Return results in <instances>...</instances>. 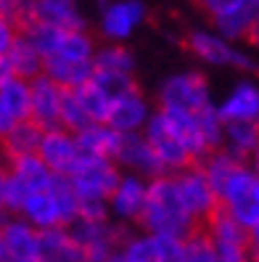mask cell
<instances>
[{
  "label": "cell",
  "instance_id": "6da1fadb",
  "mask_svg": "<svg viewBox=\"0 0 259 262\" xmlns=\"http://www.w3.org/2000/svg\"><path fill=\"white\" fill-rule=\"evenodd\" d=\"M24 32L32 37L37 51L42 53V74L51 77L61 88L74 90L93 80L96 72V53L85 29H56V27H24Z\"/></svg>",
  "mask_w": 259,
  "mask_h": 262
},
{
  "label": "cell",
  "instance_id": "7a4b0ae2",
  "mask_svg": "<svg viewBox=\"0 0 259 262\" xmlns=\"http://www.w3.org/2000/svg\"><path fill=\"white\" fill-rule=\"evenodd\" d=\"M196 225L199 223L191 217L185 202H182L175 175H161L148 183V202L140 220V228L146 233L182 241L196 233Z\"/></svg>",
  "mask_w": 259,
  "mask_h": 262
},
{
  "label": "cell",
  "instance_id": "3957f363",
  "mask_svg": "<svg viewBox=\"0 0 259 262\" xmlns=\"http://www.w3.org/2000/svg\"><path fill=\"white\" fill-rule=\"evenodd\" d=\"M122 167L114 159L82 157L77 169L69 175V183L80 199V220L109 217V199L122 180Z\"/></svg>",
  "mask_w": 259,
  "mask_h": 262
},
{
  "label": "cell",
  "instance_id": "277c9868",
  "mask_svg": "<svg viewBox=\"0 0 259 262\" xmlns=\"http://www.w3.org/2000/svg\"><path fill=\"white\" fill-rule=\"evenodd\" d=\"M19 217H24L37 230L72 228L80 220V199L74 193L69 178H56L45 188L29 193Z\"/></svg>",
  "mask_w": 259,
  "mask_h": 262
},
{
  "label": "cell",
  "instance_id": "5b68a950",
  "mask_svg": "<svg viewBox=\"0 0 259 262\" xmlns=\"http://www.w3.org/2000/svg\"><path fill=\"white\" fill-rule=\"evenodd\" d=\"M156 103L161 112H175V114H193L199 117L206 109L217 106L211 101L209 82L201 72H175L159 85L156 90Z\"/></svg>",
  "mask_w": 259,
  "mask_h": 262
},
{
  "label": "cell",
  "instance_id": "8992f818",
  "mask_svg": "<svg viewBox=\"0 0 259 262\" xmlns=\"http://www.w3.org/2000/svg\"><path fill=\"white\" fill-rule=\"evenodd\" d=\"M220 209L227 212L233 220H238L243 228H254L259 223V178L251 172L249 164H238L233 175L222 183L217 191Z\"/></svg>",
  "mask_w": 259,
  "mask_h": 262
},
{
  "label": "cell",
  "instance_id": "52a82bcc",
  "mask_svg": "<svg viewBox=\"0 0 259 262\" xmlns=\"http://www.w3.org/2000/svg\"><path fill=\"white\" fill-rule=\"evenodd\" d=\"M188 51L204 61L206 67H217V69H238V72H251L256 64L254 58L241 51L233 40L222 37L215 29H193L185 37Z\"/></svg>",
  "mask_w": 259,
  "mask_h": 262
},
{
  "label": "cell",
  "instance_id": "ba28073f",
  "mask_svg": "<svg viewBox=\"0 0 259 262\" xmlns=\"http://www.w3.org/2000/svg\"><path fill=\"white\" fill-rule=\"evenodd\" d=\"M204 225H206L204 233L209 236V241H211V246H215L220 262H254L256 254L251 249L249 228H243L227 212L217 209Z\"/></svg>",
  "mask_w": 259,
  "mask_h": 262
},
{
  "label": "cell",
  "instance_id": "9c48e42d",
  "mask_svg": "<svg viewBox=\"0 0 259 262\" xmlns=\"http://www.w3.org/2000/svg\"><path fill=\"white\" fill-rule=\"evenodd\" d=\"M72 233L85 254V262H109L114 254L122 252V244L127 238L122 225L111 217L77 220L72 225Z\"/></svg>",
  "mask_w": 259,
  "mask_h": 262
},
{
  "label": "cell",
  "instance_id": "30bf717a",
  "mask_svg": "<svg viewBox=\"0 0 259 262\" xmlns=\"http://www.w3.org/2000/svg\"><path fill=\"white\" fill-rule=\"evenodd\" d=\"M175 183H177V191L196 223H206L220 209V196H217L215 186L209 183L201 164H193L188 169H182V172H177Z\"/></svg>",
  "mask_w": 259,
  "mask_h": 262
},
{
  "label": "cell",
  "instance_id": "8fae6325",
  "mask_svg": "<svg viewBox=\"0 0 259 262\" xmlns=\"http://www.w3.org/2000/svg\"><path fill=\"white\" fill-rule=\"evenodd\" d=\"M146 21V6L143 0H114L103 6L98 13V32L106 42L122 45L130 40Z\"/></svg>",
  "mask_w": 259,
  "mask_h": 262
},
{
  "label": "cell",
  "instance_id": "7c38bea8",
  "mask_svg": "<svg viewBox=\"0 0 259 262\" xmlns=\"http://www.w3.org/2000/svg\"><path fill=\"white\" fill-rule=\"evenodd\" d=\"M40 233L24 217H8L0 225V262H40Z\"/></svg>",
  "mask_w": 259,
  "mask_h": 262
},
{
  "label": "cell",
  "instance_id": "4fadbf2b",
  "mask_svg": "<svg viewBox=\"0 0 259 262\" xmlns=\"http://www.w3.org/2000/svg\"><path fill=\"white\" fill-rule=\"evenodd\" d=\"M148 183L140 175L125 172L109 199V217L116 220L119 225H132L143 220L146 202H148Z\"/></svg>",
  "mask_w": 259,
  "mask_h": 262
},
{
  "label": "cell",
  "instance_id": "5bb4252c",
  "mask_svg": "<svg viewBox=\"0 0 259 262\" xmlns=\"http://www.w3.org/2000/svg\"><path fill=\"white\" fill-rule=\"evenodd\" d=\"M40 159L48 164V169L58 178H69L77 164L82 162V151L77 143V135L64 130V127H53L45 130L42 143H40Z\"/></svg>",
  "mask_w": 259,
  "mask_h": 262
},
{
  "label": "cell",
  "instance_id": "9a60e30c",
  "mask_svg": "<svg viewBox=\"0 0 259 262\" xmlns=\"http://www.w3.org/2000/svg\"><path fill=\"white\" fill-rule=\"evenodd\" d=\"M122 172H132V175H140L146 180H156L164 172V167L156 157L154 146L148 143V138L143 133H135V135H122V143L116 151V159H114Z\"/></svg>",
  "mask_w": 259,
  "mask_h": 262
},
{
  "label": "cell",
  "instance_id": "2e32d148",
  "mask_svg": "<svg viewBox=\"0 0 259 262\" xmlns=\"http://www.w3.org/2000/svg\"><path fill=\"white\" fill-rule=\"evenodd\" d=\"M182 241L161 238L140 230V233H130L125 238L119 254L125 257V262H182Z\"/></svg>",
  "mask_w": 259,
  "mask_h": 262
},
{
  "label": "cell",
  "instance_id": "e0dca14e",
  "mask_svg": "<svg viewBox=\"0 0 259 262\" xmlns=\"http://www.w3.org/2000/svg\"><path fill=\"white\" fill-rule=\"evenodd\" d=\"M151 117H154V109H151L148 98L138 88H132L119 98H114L106 125L114 127L119 135H135V133H146Z\"/></svg>",
  "mask_w": 259,
  "mask_h": 262
},
{
  "label": "cell",
  "instance_id": "ac0fdd59",
  "mask_svg": "<svg viewBox=\"0 0 259 262\" xmlns=\"http://www.w3.org/2000/svg\"><path fill=\"white\" fill-rule=\"evenodd\" d=\"M32 119V85L21 77H0V133Z\"/></svg>",
  "mask_w": 259,
  "mask_h": 262
},
{
  "label": "cell",
  "instance_id": "d6986e66",
  "mask_svg": "<svg viewBox=\"0 0 259 262\" xmlns=\"http://www.w3.org/2000/svg\"><path fill=\"white\" fill-rule=\"evenodd\" d=\"M56 27V29H85L80 0H29L24 27Z\"/></svg>",
  "mask_w": 259,
  "mask_h": 262
},
{
  "label": "cell",
  "instance_id": "ffe728a7",
  "mask_svg": "<svg viewBox=\"0 0 259 262\" xmlns=\"http://www.w3.org/2000/svg\"><path fill=\"white\" fill-rule=\"evenodd\" d=\"M0 69H3L0 77H21L29 82L42 74V53L24 29H19L16 40L6 51H0Z\"/></svg>",
  "mask_w": 259,
  "mask_h": 262
},
{
  "label": "cell",
  "instance_id": "44dd1931",
  "mask_svg": "<svg viewBox=\"0 0 259 262\" xmlns=\"http://www.w3.org/2000/svg\"><path fill=\"white\" fill-rule=\"evenodd\" d=\"M32 122L42 130H53L61 127V112H64V98H66V88H61L53 82L51 77H35L32 82Z\"/></svg>",
  "mask_w": 259,
  "mask_h": 262
},
{
  "label": "cell",
  "instance_id": "7402d4cb",
  "mask_svg": "<svg viewBox=\"0 0 259 262\" xmlns=\"http://www.w3.org/2000/svg\"><path fill=\"white\" fill-rule=\"evenodd\" d=\"M217 112L225 119V125H236V122H254L259 117V85L254 80H238L222 101L217 103Z\"/></svg>",
  "mask_w": 259,
  "mask_h": 262
},
{
  "label": "cell",
  "instance_id": "603a6c76",
  "mask_svg": "<svg viewBox=\"0 0 259 262\" xmlns=\"http://www.w3.org/2000/svg\"><path fill=\"white\" fill-rule=\"evenodd\" d=\"M256 16H259V0H241V3L220 11L217 16H211V29L233 42L249 40Z\"/></svg>",
  "mask_w": 259,
  "mask_h": 262
},
{
  "label": "cell",
  "instance_id": "cb8c5ba5",
  "mask_svg": "<svg viewBox=\"0 0 259 262\" xmlns=\"http://www.w3.org/2000/svg\"><path fill=\"white\" fill-rule=\"evenodd\" d=\"M93 77H103V80H114V82H135V56L125 45L106 42L96 53Z\"/></svg>",
  "mask_w": 259,
  "mask_h": 262
},
{
  "label": "cell",
  "instance_id": "d4e9b609",
  "mask_svg": "<svg viewBox=\"0 0 259 262\" xmlns=\"http://www.w3.org/2000/svg\"><path fill=\"white\" fill-rule=\"evenodd\" d=\"M40 262H85L72 228H53L40 233Z\"/></svg>",
  "mask_w": 259,
  "mask_h": 262
},
{
  "label": "cell",
  "instance_id": "484cf974",
  "mask_svg": "<svg viewBox=\"0 0 259 262\" xmlns=\"http://www.w3.org/2000/svg\"><path fill=\"white\" fill-rule=\"evenodd\" d=\"M77 143L82 157L96 159H116V151L122 143V135L109 125H90L82 133H77Z\"/></svg>",
  "mask_w": 259,
  "mask_h": 262
},
{
  "label": "cell",
  "instance_id": "4316f807",
  "mask_svg": "<svg viewBox=\"0 0 259 262\" xmlns=\"http://www.w3.org/2000/svg\"><path fill=\"white\" fill-rule=\"evenodd\" d=\"M259 148V127L254 122H236V125H225V141L222 151H227L238 162L249 164V159Z\"/></svg>",
  "mask_w": 259,
  "mask_h": 262
},
{
  "label": "cell",
  "instance_id": "83f0119b",
  "mask_svg": "<svg viewBox=\"0 0 259 262\" xmlns=\"http://www.w3.org/2000/svg\"><path fill=\"white\" fill-rule=\"evenodd\" d=\"M42 135L45 130L37 125V122H21V125L11 127L8 133H3V148H6V157L8 159H16V157H29V154H37L40 143H42Z\"/></svg>",
  "mask_w": 259,
  "mask_h": 262
},
{
  "label": "cell",
  "instance_id": "f1b7e54d",
  "mask_svg": "<svg viewBox=\"0 0 259 262\" xmlns=\"http://www.w3.org/2000/svg\"><path fill=\"white\" fill-rule=\"evenodd\" d=\"M90 125H96V122L90 119V114H87V109H85L80 93H77V90H66L64 112H61V127L77 135V133H82V130L90 127Z\"/></svg>",
  "mask_w": 259,
  "mask_h": 262
},
{
  "label": "cell",
  "instance_id": "f546056e",
  "mask_svg": "<svg viewBox=\"0 0 259 262\" xmlns=\"http://www.w3.org/2000/svg\"><path fill=\"white\" fill-rule=\"evenodd\" d=\"M238 164H241V162H238L236 157H230L227 151L217 148V151H211L209 157L201 162V169L206 172V178H209L211 186H215V191H220L222 183L233 175V169H236Z\"/></svg>",
  "mask_w": 259,
  "mask_h": 262
},
{
  "label": "cell",
  "instance_id": "4dcf8cb0",
  "mask_svg": "<svg viewBox=\"0 0 259 262\" xmlns=\"http://www.w3.org/2000/svg\"><path fill=\"white\" fill-rule=\"evenodd\" d=\"M182 262H220L215 246H211L204 230H196L182 241Z\"/></svg>",
  "mask_w": 259,
  "mask_h": 262
},
{
  "label": "cell",
  "instance_id": "1f68e13d",
  "mask_svg": "<svg viewBox=\"0 0 259 262\" xmlns=\"http://www.w3.org/2000/svg\"><path fill=\"white\" fill-rule=\"evenodd\" d=\"M0 8H3V19L6 21H13L16 27H21L24 19H27L29 0H0Z\"/></svg>",
  "mask_w": 259,
  "mask_h": 262
},
{
  "label": "cell",
  "instance_id": "d6a6232c",
  "mask_svg": "<svg viewBox=\"0 0 259 262\" xmlns=\"http://www.w3.org/2000/svg\"><path fill=\"white\" fill-rule=\"evenodd\" d=\"M196 3H199V8L206 11L209 19H211V16H217L220 11L230 8V6H236V3H241V0H196Z\"/></svg>",
  "mask_w": 259,
  "mask_h": 262
},
{
  "label": "cell",
  "instance_id": "836d02e7",
  "mask_svg": "<svg viewBox=\"0 0 259 262\" xmlns=\"http://www.w3.org/2000/svg\"><path fill=\"white\" fill-rule=\"evenodd\" d=\"M249 233H251V249H254V254L259 257V223L249 230Z\"/></svg>",
  "mask_w": 259,
  "mask_h": 262
},
{
  "label": "cell",
  "instance_id": "e575fe53",
  "mask_svg": "<svg viewBox=\"0 0 259 262\" xmlns=\"http://www.w3.org/2000/svg\"><path fill=\"white\" fill-rule=\"evenodd\" d=\"M249 42L254 45V48H259V16H256V21H254V27H251V32H249Z\"/></svg>",
  "mask_w": 259,
  "mask_h": 262
},
{
  "label": "cell",
  "instance_id": "d590c367",
  "mask_svg": "<svg viewBox=\"0 0 259 262\" xmlns=\"http://www.w3.org/2000/svg\"><path fill=\"white\" fill-rule=\"evenodd\" d=\"M249 167H251V172L259 178V148H256V154H254V157L249 159Z\"/></svg>",
  "mask_w": 259,
  "mask_h": 262
},
{
  "label": "cell",
  "instance_id": "8d00e7d4",
  "mask_svg": "<svg viewBox=\"0 0 259 262\" xmlns=\"http://www.w3.org/2000/svg\"><path fill=\"white\" fill-rule=\"evenodd\" d=\"M109 262H125V257H122V254H114V257H111Z\"/></svg>",
  "mask_w": 259,
  "mask_h": 262
},
{
  "label": "cell",
  "instance_id": "74e56055",
  "mask_svg": "<svg viewBox=\"0 0 259 262\" xmlns=\"http://www.w3.org/2000/svg\"><path fill=\"white\" fill-rule=\"evenodd\" d=\"M109 3H114V0H98V8H103V6H109Z\"/></svg>",
  "mask_w": 259,
  "mask_h": 262
},
{
  "label": "cell",
  "instance_id": "f35d334b",
  "mask_svg": "<svg viewBox=\"0 0 259 262\" xmlns=\"http://www.w3.org/2000/svg\"><path fill=\"white\" fill-rule=\"evenodd\" d=\"M256 127H259V117H256Z\"/></svg>",
  "mask_w": 259,
  "mask_h": 262
},
{
  "label": "cell",
  "instance_id": "ab89813d",
  "mask_svg": "<svg viewBox=\"0 0 259 262\" xmlns=\"http://www.w3.org/2000/svg\"><path fill=\"white\" fill-rule=\"evenodd\" d=\"M254 262H259V257H254Z\"/></svg>",
  "mask_w": 259,
  "mask_h": 262
}]
</instances>
